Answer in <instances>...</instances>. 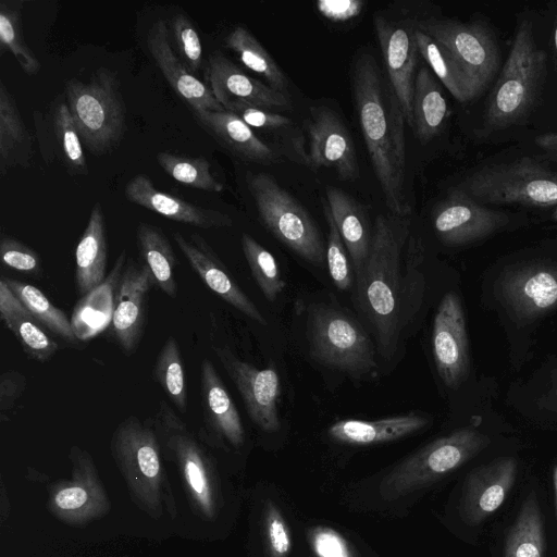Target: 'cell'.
<instances>
[{
	"instance_id": "cell-1",
	"label": "cell",
	"mask_w": 557,
	"mask_h": 557,
	"mask_svg": "<svg viewBox=\"0 0 557 557\" xmlns=\"http://www.w3.org/2000/svg\"><path fill=\"white\" fill-rule=\"evenodd\" d=\"M410 236L409 216L380 214L375 218L370 251L356 275V298L360 312L370 323L377 349L389 359L396 351L403 330L418 309L413 269L422 259L418 237L405 268V245Z\"/></svg>"
},
{
	"instance_id": "cell-2",
	"label": "cell",
	"mask_w": 557,
	"mask_h": 557,
	"mask_svg": "<svg viewBox=\"0 0 557 557\" xmlns=\"http://www.w3.org/2000/svg\"><path fill=\"white\" fill-rule=\"evenodd\" d=\"M351 87L362 136L375 176L392 214L409 216L405 189V116L396 94L384 79L375 58L360 54L352 67Z\"/></svg>"
},
{
	"instance_id": "cell-3",
	"label": "cell",
	"mask_w": 557,
	"mask_h": 557,
	"mask_svg": "<svg viewBox=\"0 0 557 557\" xmlns=\"http://www.w3.org/2000/svg\"><path fill=\"white\" fill-rule=\"evenodd\" d=\"M547 55L534 39L533 23L519 20L516 35L490 95L483 117V133L509 128L531 112L546 76Z\"/></svg>"
},
{
	"instance_id": "cell-4",
	"label": "cell",
	"mask_w": 557,
	"mask_h": 557,
	"mask_svg": "<svg viewBox=\"0 0 557 557\" xmlns=\"http://www.w3.org/2000/svg\"><path fill=\"white\" fill-rule=\"evenodd\" d=\"M65 97L83 145L97 156L115 149L126 129V108L115 74L100 69L87 83L67 79Z\"/></svg>"
},
{
	"instance_id": "cell-5",
	"label": "cell",
	"mask_w": 557,
	"mask_h": 557,
	"mask_svg": "<svg viewBox=\"0 0 557 557\" xmlns=\"http://www.w3.org/2000/svg\"><path fill=\"white\" fill-rule=\"evenodd\" d=\"M459 188L483 205L555 208L553 218L557 220V171L531 158L484 166Z\"/></svg>"
},
{
	"instance_id": "cell-6",
	"label": "cell",
	"mask_w": 557,
	"mask_h": 557,
	"mask_svg": "<svg viewBox=\"0 0 557 557\" xmlns=\"http://www.w3.org/2000/svg\"><path fill=\"white\" fill-rule=\"evenodd\" d=\"M490 440L473 428H462L437 438L398 463L384 476L379 493L394 500L455 471L481 451Z\"/></svg>"
},
{
	"instance_id": "cell-7",
	"label": "cell",
	"mask_w": 557,
	"mask_h": 557,
	"mask_svg": "<svg viewBox=\"0 0 557 557\" xmlns=\"http://www.w3.org/2000/svg\"><path fill=\"white\" fill-rule=\"evenodd\" d=\"M307 329L310 354L318 362L355 377L376 368L371 338L344 312L315 305L309 310Z\"/></svg>"
},
{
	"instance_id": "cell-8",
	"label": "cell",
	"mask_w": 557,
	"mask_h": 557,
	"mask_svg": "<svg viewBox=\"0 0 557 557\" xmlns=\"http://www.w3.org/2000/svg\"><path fill=\"white\" fill-rule=\"evenodd\" d=\"M248 187L265 227L299 257L321 267L326 248L307 210L267 173L250 175Z\"/></svg>"
},
{
	"instance_id": "cell-9",
	"label": "cell",
	"mask_w": 557,
	"mask_h": 557,
	"mask_svg": "<svg viewBox=\"0 0 557 557\" xmlns=\"http://www.w3.org/2000/svg\"><path fill=\"white\" fill-rule=\"evenodd\" d=\"M111 451L137 502L147 511L159 515L166 496V481L154 430L129 416L116 426Z\"/></svg>"
},
{
	"instance_id": "cell-10",
	"label": "cell",
	"mask_w": 557,
	"mask_h": 557,
	"mask_svg": "<svg viewBox=\"0 0 557 557\" xmlns=\"http://www.w3.org/2000/svg\"><path fill=\"white\" fill-rule=\"evenodd\" d=\"M416 26L451 53L468 82L472 100L486 89L498 71L500 53L484 22L428 17L417 20Z\"/></svg>"
},
{
	"instance_id": "cell-11",
	"label": "cell",
	"mask_w": 557,
	"mask_h": 557,
	"mask_svg": "<svg viewBox=\"0 0 557 557\" xmlns=\"http://www.w3.org/2000/svg\"><path fill=\"white\" fill-rule=\"evenodd\" d=\"M509 222V214L480 203L461 188L451 190L433 214L438 238L450 246L483 239L504 230Z\"/></svg>"
},
{
	"instance_id": "cell-12",
	"label": "cell",
	"mask_w": 557,
	"mask_h": 557,
	"mask_svg": "<svg viewBox=\"0 0 557 557\" xmlns=\"http://www.w3.org/2000/svg\"><path fill=\"white\" fill-rule=\"evenodd\" d=\"M373 24L388 82L399 101L406 123L412 127V96L418 53L416 21H394L376 12Z\"/></svg>"
},
{
	"instance_id": "cell-13",
	"label": "cell",
	"mask_w": 557,
	"mask_h": 557,
	"mask_svg": "<svg viewBox=\"0 0 557 557\" xmlns=\"http://www.w3.org/2000/svg\"><path fill=\"white\" fill-rule=\"evenodd\" d=\"M214 351L239 392L251 420L264 432L278 431L280 377L276 370L273 367L258 369L226 348L218 347Z\"/></svg>"
},
{
	"instance_id": "cell-14",
	"label": "cell",
	"mask_w": 557,
	"mask_h": 557,
	"mask_svg": "<svg viewBox=\"0 0 557 557\" xmlns=\"http://www.w3.org/2000/svg\"><path fill=\"white\" fill-rule=\"evenodd\" d=\"M432 348L442 381L447 387H458L469 370V343L462 306L455 293H447L437 308Z\"/></svg>"
},
{
	"instance_id": "cell-15",
	"label": "cell",
	"mask_w": 557,
	"mask_h": 557,
	"mask_svg": "<svg viewBox=\"0 0 557 557\" xmlns=\"http://www.w3.org/2000/svg\"><path fill=\"white\" fill-rule=\"evenodd\" d=\"M309 163L314 168H331L345 181L359 177L354 140L344 122L327 107L311 109L307 121Z\"/></svg>"
},
{
	"instance_id": "cell-16",
	"label": "cell",
	"mask_w": 557,
	"mask_h": 557,
	"mask_svg": "<svg viewBox=\"0 0 557 557\" xmlns=\"http://www.w3.org/2000/svg\"><path fill=\"white\" fill-rule=\"evenodd\" d=\"M152 285L147 267L131 258L117 285L111 320L114 338L125 354H132L141 339L146 299Z\"/></svg>"
},
{
	"instance_id": "cell-17",
	"label": "cell",
	"mask_w": 557,
	"mask_h": 557,
	"mask_svg": "<svg viewBox=\"0 0 557 557\" xmlns=\"http://www.w3.org/2000/svg\"><path fill=\"white\" fill-rule=\"evenodd\" d=\"M500 294L521 320H533L557 305V264L531 263L507 272Z\"/></svg>"
},
{
	"instance_id": "cell-18",
	"label": "cell",
	"mask_w": 557,
	"mask_h": 557,
	"mask_svg": "<svg viewBox=\"0 0 557 557\" xmlns=\"http://www.w3.org/2000/svg\"><path fill=\"white\" fill-rule=\"evenodd\" d=\"M173 238L191 269L213 293L251 320L267 325L265 318L237 285L226 267L200 235L194 233L186 237L182 233L175 232Z\"/></svg>"
},
{
	"instance_id": "cell-19",
	"label": "cell",
	"mask_w": 557,
	"mask_h": 557,
	"mask_svg": "<svg viewBox=\"0 0 557 557\" xmlns=\"http://www.w3.org/2000/svg\"><path fill=\"white\" fill-rule=\"evenodd\" d=\"M149 52L165 81L191 109L193 112L221 111L209 86L188 72L180 57L173 51L170 30L163 20L156 21L147 36Z\"/></svg>"
},
{
	"instance_id": "cell-20",
	"label": "cell",
	"mask_w": 557,
	"mask_h": 557,
	"mask_svg": "<svg viewBox=\"0 0 557 557\" xmlns=\"http://www.w3.org/2000/svg\"><path fill=\"white\" fill-rule=\"evenodd\" d=\"M517 474L513 458H499L474 469L467 478L461 499L465 522L476 525L505 502Z\"/></svg>"
},
{
	"instance_id": "cell-21",
	"label": "cell",
	"mask_w": 557,
	"mask_h": 557,
	"mask_svg": "<svg viewBox=\"0 0 557 557\" xmlns=\"http://www.w3.org/2000/svg\"><path fill=\"white\" fill-rule=\"evenodd\" d=\"M206 78L222 107L228 101L239 100L269 110L292 108L288 96L247 75L220 52L210 57Z\"/></svg>"
},
{
	"instance_id": "cell-22",
	"label": "cell",
	"mask_w": 557,
	"mask_h": 557,
	"mask_svg": "<svg viewBox=\"0 0 557 557\" xmlns=\"http://www.w3.org/2000/svg\"><path fill=\"white\" fill-rule=\"evenodd\" d=\"M129 202L158 213L169 220L200 228L230 227L232 218L218 210L190 203L182 198L159 190L152 181L138 174L125 186Z\"/></svg>"
},
{
	"instance_id": "cell-23",
	"label": "cell",
	"mask_w": 557,
	"mask_h": 557,
	"mask_svg": "<svg viewBox=\"0 0 557 557\" xmlns=\"http://www.w3.org/2000/svg\"><path fill=\"white\" fill-rule=\"evenodd\" d=\"M72 460L74 480L53 493L50 506L55 515L66 521H88L103 512L108 504L88 453L74 447Z\"/></svg>"
},
{
	"instance_id": "cell-24",
	"label": "cell",
	"mask_w": 557,
	"mask_h": 557,
	"mask_svg": "<svg viewBox=\"0 0 557 557\" xmlns=\"http://www.w3.org/2000/svg\"><path fill=\"white\" fill-rule=\"evenodd\" d=\"M200 394L207 429L233 446H240L245 430L238 410L211 360L200 366Z\"/></svg>"
},
{
	"instance_id": "cell-25",
	"label": "cell",
	"mask_w": 557,
	"mask_h": 557,
	"mask_svg": "<svg viewBox=\"0 0 557 557\" xmlns=\"http://www.w3.org/2000/svg\"><path fill=\"white\" fill-rule=\"evenodd\" d=\"M193 113L201 127L239 158L258 163L275 160L271 147L236 114L226 110Z\"/></svg>"
},
{
	"instance_id": "cell-26",
	"label": "cell",
	"mask_w": 557,
	"mask_h": 557,
	"mask_svg": "<svg viewBox=\"0 0 557 557\" xmlns=\"http://www.w3.org/2000/svg\"><path fill=\"white\" fill-rule=\"evenodd\" d=\"M325 193L326 202L357 275L368 258L373 231L364 209L356 199L336 187H327Z\"/></svg>"
},
{
	"instance_id": "cell-27",
	"label": "cell",
	"mask_w": 557,
	"mask_h": 557,
	"mask_svg": "<svg viewBox=\"0 0 557 557\" xmlns=\"http://www.w3.org/2000/svg\"><path fill=\"white\" fill-rule=\"evenodd\" d=\"M107 231L102 208L96 202L75 250V285L79 295L98 288L107 268Z\"/></svg>"
},
{
	"instance_id": "cell-28",
	"label": "cell",
	"mask_w": 557,
	"mask_h": 557,
	"mask_svg": "<svg viewBox=\"0 0 557 557\" xmlns=\"http://www.w3.org/2000/svg\"><path fill=\"white\" fill-rule=\"evenodd\" d=\"M428 423L425 417L414 412L374 421L347 419L333 423L327 429V434L343 444L372 445L406 437Z\"/></svg>"
},
{
	"instance_id": "cell-29",
	"label": "cell",
	"mask_w": 557,
	"mask_h": 557,
	"mask_svg": "<svg viewBox=\"0 0 557 557\" xmlns=\"http://www.w3.org/2000/svg\"><path fill=\"white\" fill-rule=\"evenodd\" d=\"M0 319L32 359L47 362L57 354L59 349L57 342L44 331L2 280L0 281Z\"/></svg>"
},
{
	"instance_id": "cell-30",
	"label": "cell",
	"mask_w": 557,
	"mask_h": 557,
	"mask_svg": "<svg viewBox=\"0 0 557 557\" xmlns=\"http://www.w3.org/2000/svg\"><path fill=\"white\" fill-rule=\"evenodd\" d=\"M448 115L442 87L429 66H421L414 78L412 96V127L420 143L437 136Z\"/></svg>"
},
{
	"instance_id": "cell-31",
	"label": "cell",
	"mask_w": 557,
	"mask_h": 557,
	"mask_svg": "<svg viewBox=\"0 0 557 557\" xmlns=\"http://www.w3.org/2000/svg\"><path fill=\"white\" fill-rule=\"evenodd\" d=\"M32 158V138L20 109L4 85L0 82V171L26 168Z\"/></svg>"
},
{
	"instance_id": "cell-32",
	"label": "cell",
	"mask_w": 557,
	"mask_h": 557,
	"mask_svg": "<svg viewBox=\"0 0 557 557\" xmlns=\"http://www.w3.org/2000/svg\"><path fill=\"white\" fill-rule=\"evenodd\" d=\"M136 240L139 255L149 270L154 285L169 297L176 298L175 269L177 260L166 236L158 227L140 222L136 228Z\"/></svg>"
},
{
	"instance_id": "cell-33",
	"label": "cell",
	"mask_w": 557,
	"mask_h": 557,
	"mask_svg": "<svg viewBox=\"0 0 557 557\" xmlns=\"http://www.w3.org/2000/svg\"><path fill=\"white\" fill-rule=\"evenodd\" d=\"M1 280L42 327L69 344L76 342L75 331L64 311L55 307L39 288L5 276Z\"/></svg>"
},
{
	"instance_id": "cell-34",
	"label": "cell",
	"mask_w": 557,
	"mask_h": 557,
	"mask_svg": "<svg viewBox=\"0 0 557 557\" xmlns=\"http://www.w3.org/2000/svg\"><path fill=\"white\" fill-rule=\"evenodd\" d=\"M225 46L247 69L263 77L270 87L288 96L285 74L248 29L240 25L236 26L228 34Z\"/></svg>"
},
{
	"instance_id": "cell-35",
	"label": "cell",
	"mask_w": 557,
	"mask_h": 557,
	"mask_svg": "<svg viewBox=\"0 0 557 557\" xmlns=\"http://www.w3.org/2000/svg\"><path fill=\"white\" fill-rule=\"evenodd\" d=\"M544 548L541 511L534 494H531L509 530L504 557H544Z\"/></svg>"
},
{
	"instance_id": "cell-36",
	"label": "cell",
	"mask_w": 557,
	"mask_h": 557,
	"mask_svg": "<svg viewBox=\"0 0 557 557\" xmlns=\"http://www.w3.org/2000/svg\"><path fill=\"white\" fill-rule=\"evenodd\" d=\"M418 52L429 64L433 74L459 102L472 100L468 82L451 53L437 40L416 26Z\"/></svg>"
},
{
	"instance_id": "cell-37",
	"label": "cell",
	"mask_w": 557,
	"mask_h": 557,
	"mask_svg": "<svg viewBox=\"0 0 557 557\" xmlns=\"http://www.w3.org/2000/svg\"><path fill=\"white\" fill-rule=\"evenodd\" d=\"M153 375L171 403L182 412L187 410L184 361L174 336L164 342L153 367Z\"/></svg>"
},
{
	"instance_id": "cell-38",
	"label": "cell",
	"mask_w": 557,
	"mask_h": 557,
	"mask_svg": "<svg viewBox=\"0 0 557 557\" xmlns=\"http://www.w3.org/2000/svg\"><path fill=\"white\" fill-rule=\"evenodd\" d=\"M22 4V1L0 2V46L2 52L8 50L14 57L24 73L35 75L40 63L23 37Z\"/></svg>"
},
{
	"instance_id": "cell-39",
	"label": "cell",
	"mask_w": 557,
	"mask_h": 557,
	"mask_svg": "<svg viewBox=\"0 0 557 557\" xmlns=\"http://www.w3.org/2000/svg\"><path fill=\"white\" fill-rule=\"evenodd\" d=\"M156 158L161 169L180 184L210 193L223 190L222 183L211 172L210 162L202 157L159 152Z\"/></svg>"
},
{
	"instance_id": "cell-40",
	"label": "cell",
	"mask_w": 557,
	"mask_h": 557,
	"mask_svg": "<svg viewBox=\"0 0 557 557\" xmlns=\"http://www.w3.org/2000/svg\"><path fill=\"white\" fill-rule=\"evenodd\" d=\"M240 242L256 283L264 297L274 301L285 287L274 256L246 233L242 235Z\"/></svg>"
},
{
	"instance_id": "cell-41",
	"label": "cell",
	"mask_w": 557,
	"mask_h": 557,
	"mask_svg": "<svg viewBox=\"0 0 557 557\" xmlns=\"http://www.w3.org/2000/svg\"><path fill=\"white\" fill-rule=\"evenodd\" d=\"M53 127L62 160L69 172L86 174L88 170L83 143L66 102L62 101L55 107Z\"/></svg>"
},
{
	"instance_id": "cell-42",
	"label": "cell",
	"mask_w": 557,
	"mask_h": 557,
	"mask_svg": "<svg viewBox=\"0 0 557 557\" xmlns=\"http://www.w3.org/2000/svg\"><path fill=\"white\" fill-rule=\"evenodd\" d=\"M323 212L329 226L326 244L329 272L335 286L342 290H347L352 284L351 268L347 258L348 251L336 227L326 200L323 201Z\"/></svg>"
},
{
	"instance_id": "cell-43",
	"label": "cell",
	"mask_w": 557,
	"mask_h": 557,
	"mask_svg": "<svg viewBox=\"0 0 557 557\" xmlns=\"http://www.w3.org/2000/svg\"><path fill=\"white\" fill-rule=\"evenodd\" d=\"M171 32L175 40L180 59L189 73H197L203 61L202 45L191 21L183 13L171 20Z\"/></svg>"
},
{
	"instance_id": "cell-44",
	"label": "cell",
	"mask_w": 557,
	"mask_h": 557,
	"mask_svg": "<svg viewBox=\"0 0 557 557\" xmlns=\"http://www.w3.org/2000/svg\"><path fill=\"white\" fill-rule=\"evenodd\" d=\"M0 259L4 268L23 274L39 276L42 272L37 251L9 235L1 236Z\"/></svg>"
},
{
	"instance_id": "cell-45",
	"label": "cell",
	"mask_w": 557,
	"mask_h": 557,
	"mask_svg": "<svg viewBox=\"0 0 557 557\" xmlns=\"http://www.w3.org/2000/svg\"><path fill=\"white\" fill-rule=\"evenodd\" d=\"M263 530L269 556L288 557L293 546L292 534L281 510L271 502L264 508Z\"/></svg>"
},
{
	"instance_id": "cell-46",
	"label": "cell",
	"mask_w": 557,
	"mask_h": 557,
	"mask_svg": "<svg viewBox=\"0 0 557 557\" xmlns=\"http://www.w3.org/2000/svg\"><path fill=\"white\" fill-rule=\"evenodd\" d=\"M224 110L239 116L247 125L260 129H280L292 124V120L269 109L239 100L228 101Z\"/></svg>"
},
{
	"instance_id": "cell-47",
	"label": "cell",
	"mask_w": 557,
	"mask_h": 557,
	"mask_svg": "<svg viewBox=\"0 0 557 557\" xmlns=\"http://www.w3.org/2000/svg\"><path fill=\"white\" fill-rule=\"evenodd\" d=\"M308 539L317 557H355L345 537L332 528L313 527Z\"/></svg>"
},
{
	"instance_id": "cell-48",
	"label": "cell",
	"mask_w": 557,
	"mask_h": 557,
	"mask_svg": "<svg viewBox=\"0 0 557 557\" xmlns=\"http://www.w3.org/2000/svg\"><path fill=\"white\" fill-rule=\"evenodd\" d=\"M26 388V377L14 370L5 371L0 376V412L10 411Z\"/></svg>"
},
{
	"instance_id": "cell-49",
	"label": "cell",
	"mask_w": 557,
	"mask_h": 557,
	"mask_svg": "<svg viewBox=\"0 0 557 557\" xmlns=\"http://www.w3.org/2000/svg\"><path fill=\"white\" fill-rule=\"evenodd\" d=\"M364 5L360 0H319L318 11L333 22L348 21L360 14Z\"/></svg>"
},
{
	"instance_id": "cell-50",
	"label": "cell",
	"mask_w": 557,
	"mask_h": 557,
	"mask_svg": "<svg viewBox=\"0 0 557 557\" xmlns=\"http://www.w3.org/2000/svg\"><path fill=\"white\" fill-rule=\"evenodd\" d=\"M534 141L539 148L557 159V132L539 135Z\"/></svg>"
},
{
	"instance_id": "cell-51",
	"label": "cell",
	"mask_w": 557,
	"mask_h": 557,
	"mask_svg": "<svg viewBox=\"0 0 557 557\" xmlns=\"http://www.w3.org/2000/svg\"><path fill=\"white\" fill-rule=\"evenodd\" d=\"M553 26V48L557 61V13L555 14Z\"/></svg>"
},
{
	"instance_id": "cell-52",
	"label": "cell",
	"mask_w": 557,
	"mask_h": 557,
	"mask_svg": "<svg viewBox=\"0 0 557 557\" xmlns=\"http://www.w3.org/2000/svg\"><path fill=\"white\" fill-rule=\"evenodd\" d=\"M553 482H554V494H555V516L557 519V466L554 469Z\"/></svg>"
}]
</instances>
